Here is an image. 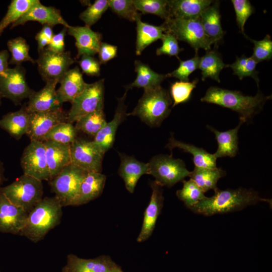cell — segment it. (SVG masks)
<instances>
[{
    "label": "cell",
    "instance_id": "cell-1",
    "mask_svg": "<svg viewBox=\"0 0 272 272\" xmlns=\"http://www.w3.org/2000/svg\"><path fill=\"white\" fill-rule=\"evenodd\" d=\"M211 197H206L189 209L193 212L205 216L238 211L248 206L259 201L271 205L269 199L261 197L253 190L243 188L220 190L218 188Z\"/></svg>",
    "mask_w": 272,
    "mask_h": 272
},
{
    "label": "cell",
    "instance_id": "cell-2",
    "mask_svg": "<svg viewBox=\"0 0 272 272\" xmlns=\"http://www.w3.org/2000/svg\"><path fill=\"white\" fill-rule=\"evenodd\" d=\"M271 97L264 96L259 91L256 95L252 96L244 95L239 91L211 87L200 101L216 104L237 112L239 116V120L244 123L250 122L262 110L265 102Z\"/></svg>",
    "mask_w": 272,
    "mask_h": 272
},
{
    "label": "cell",
    "instance_id": "cell-3",
    "mask_svg": "<svg viewBox=\"0 0 272 272\" xmlns=\"http://www.w3.org/2000/svg\"><path fill=\"white\" fill-rule=\"evenodd\" d=\"M62 208L55 196L42 198L28 213L20 235L33 242L42 240L49 231L60 223Z\"/></svg>",
    "mask_w": 272,
    "mask_h": 272
},
{
    "label": "cell",
    "instance_id": "cell-4",
    "mask_svg": "<svg viewBox=\"0 0 272 272\" xmlns=\"http://www.w3.org/2000/svg\"><path fill=\"white\" fill-rule=\"evenodd\" d=\"M172 103L169 92L159 86L144 90L137 106L127 116H136L150 126H159L169 116Z\"/></svg>",
    "mask_w": 272,
    "mask_h": 272
},
{
    "label": "cell",
    "instance_id": "cell-5",
    "mask_svg": "<svg viewBox=\"0 0 272 272\" xmlns=\"http://www.w3.org/2000/svg\"><path fill=\"white\" fill-rule=\"evenodd\" d=\"M0 192L28 213L43 198V187L41 181L23 174Z\"/></svg>",
    "mask_w": 272,
    "mask_h": 272
},
{
    "label": "cell",
    "instance_id": "cell-6",
    "mask_svg": "<svg viewBox=\"0 0 272 272\" xmlns=\"http://www.w3.org/2000/svg\"><path fill=\"white\" fill-rule=\"evenodd\" d=\"M165 32L174 35L177 40L184 41L196 52L200 48L210 50L212 42L206 34L200 19L169 18L163 24Z\"/></svg>",
    "mask_w": 272,
    "mask_h": 272
},
{
    "label": "cell",
    "instance_id": "cell-7",
    "mask_svg": "<svg viewBox=\"0 0 272 272\" xmlns=\"http://www.w3.org/2000/svg\"><path fill=\"white\" fill-rule=\"evenodd\" d=\"M148 163L149 174L162 187H171L189 177L190 173L182 160L175 159L172 155H157Z\"/></svg>",
    "mask_w": 272,
    "mask_h": 272
},
{
    "label": "cell",
    "instance_id": "cell-8",
    "mask_svg": "<svg viewBox=\"0 0 272 272\" xmlns=\"http://www.w3.org/2000/svg\"><path fill=\"white\" fill-rule=\"evenodd\" d=\"M104 79L86 84L83 91L72 102L67 122L73 123L80 117L99 110L104 106Z\"/></svg>",
    "mask_w": 272,
    "mask_h": 272
},
{
    "label": "cell",
    "instance_id": "cell-9",
    "mask_svg": "<svg viewBox=\"0 0 272 272\" xmlns=\"http://www.w3.org/2000/svg\"><path fill=\"white\" fill-rule=\"evenodd\" d=\"M86 172L71 164L50 180V184L62 207L72 206Z\"/></svg>",
    "mask_w": 272,
    "mask_h": 272
},
{
    "label": "cell",
    "instance_id": "cell-10",
    "mask_svg": "<svg viewBox=\"0 0 272 272\" xmlns=\"http://www.w3.org/2000/svg\"><path fill=\"white\" fill-rule=\"evenodd\" d=\"M26 71L21 65L14 68H8L0 75V94L2 98L11 100L16 104L29 97L34 90L28 86L26 78Z\"/></svg>",
    "mask_w": 272,
    "mask_h": 272
},
{
    "label": "cell",
    "instance_id": "cell-11",
    "mask_svg": "<svg viewBox=\"0 0 272 272\" xmlns=\"http://www.w3.org/2000/svg\"><path fill=\"white\" fill-rule=\"evenodd\" d=\"M104 155L92 141L77 138L71 144V164L88 172H101Z\"/></svg>",
    "mask_w": 272,
    "mask_h": 272
},
{
    "label": "cell",
    "instance_id": "cell-12",
    "mask_svg": "<svg viewBox=\"0 0 272 272\" xmlns=\"http://www.w3.org/2000/svg\"><path fill=\"white\" fill-rule=\"evenodd\" d=\"M36 63L42 79L45 82L50 81L59 82L74 63L75 59L70 52L55 53L45 48L41 52Z\"/></svg>",
    "mask_w": 272,
    "mask_h": 272
},
{
    "label": "cell",
    "instance_id": "cell-13",
    "mask_svg": "<svg viewBox=\"0 0 272 272\" xmlns=\"http://www.w3.org/2000/svg\"><path fill=\"white\" fill-rule=\"evenodd\" d=\"M21 165L24 174L41 181L50 180L43 142L37 140L30 141L23 153Z\"/></svg>",
    "mask_w": 272,
    "mask_h": 272
},
{
    "label": "cell",
    "instance_id": "cell-14",
    "mask_svg": "<svg viewBox=\"0 0 272 272\" xmlns=\"http://www.w3.org/2000/svg\"><path fill=\"white\" fill-rule=\"evenodd\" d=\"M67 113L61 107L45 112L30 113L27 135L31 141L41 142L43 137L55 125L67 122Z\"/></svg>",
    "mask_w": 272,
    "mask_h": 272
},
{
    "label": "cell",
    "instance_id": "cell-15",
    "mask_svg": "<svg viewBox=\"0 0 272 272\" xmlns=\"http://www.w3.org/2000/svg\"><path fill=\"white\" fill-rule=\"evenodd\" d=\"M121 267L108 255L83 258L74 254L67 256L66 263L61 272H120Z\"/></svg>",
    "mask_w": 272,
    "mask_h": 272
},
{
    "label": "cell",
    "instance_id": "cell-16",
    "mask_svg": "<svg viewBox=\"0 0 272 272\" xmlns=\"http://www.w3.org/2000/svg\"><path fill=\"white\" fill-rule=\"evenodd\" d=\"M150 186L152 189L151 196L144 213L141 230L137 238L138 242H144L152 235L163 206L164 198L162 187L155 181L151 182Z\"/></svg>",
    "mask_w": 272,
    "mask_h": 272
},
{
    "label": "cell",
    "instance_id": "cell-17",
    "mask_svg": "<svg viewBox=\"0 0 272 272\" xmlns=\"http://www.w3.org/2000/svg\"><path fill=\"white\" fill-rule=\"evenodd\" d=\"M127 91L125 90L123 95L117 99V105L113 119L106 123L92 141L104 154L113 146L117 129L127 116L125 100Z\"/></svg>",
    "mask_w": 272,
    "mask_h": 272
},
{
    "label": "cell",
    "instance_id": "cell-18",
    "mask_svg": "<svg viewBox=\"0 0 272 272\" xmlns=\"http://www.w3.org/2000/svg\"><path fill=\"white\" fill-rule=\"evenodd\" d=\"M28 214L0 192V233L20 235Z\"/></svg>",
    "mask_w": 272,
    "mask_h": 272
},
{
    "label": "cell",
    "instance_id": "cell-19",
    "mask_svg": "<svg viewBox=\"0 0 272 272\" xmlns=\"http://www.w3.org/2000/svg\"><path fill=\"white\" fill-rule=\"evenodd\" d=\"M37 21L42 25H48L52 27L60 24L68 28L69 25L64 20L59 10L51 6H45L39 3L30 9L23 16L12 24L11 29L24 25L28 21Z\"/></svg>",
    "mask_w": 272,
    "mask_h": 272
},
{
    "label": "cell",
    "instance_id": "cell-20",
    "mask_svg": "<svg viewBox=\"0 0 272 272\" xmlns=\"http://www.w3.org/2000/svg\"><path fill=\"white\" fill-rule=\"evenodd\" d=\"M69 35L74 37L78 53L77 58L83 55L94 56L98 53L102 39L101 33L94 31L90 27L69 26L67 28Z\"/></svg>",
    "mask_w": 272,
    "mask_h": 272
},
{
    "label": "cell",
    "instance_id": "cell-21",
    "mask_svg": "<svg viewBox=\"0 0 272 272\" xmlns=\"http://www.w3.org/2000/svg\"><path fill=\"white\" fill-rule=\"evenodd\" d=\"M57 83V81L46 82L41 90L34 91L25 105L28 112H45L61 107L62 105L59 103L56 96L55 88Z\"/></svg>",
    "mask_w": 272,
    "mask_h": 272
},
{
    "label": "cell",
    "instance_id": "cell-22",
    "mask_svg": "<svg viewBox=\"0 0 272 272\" xmlns=\"http://www.w3.org/2000/svg\"><path fill=\"white\" fill-rule=\"evenodd\" d=\"M120 164L118 174L123 179L127 190L133 193L137 182L144 174H149L148 163L139 161L132 156L118 153Z\"/></svg>",
    "mask_w": 272,
    "mask_h": 272
},
{
    "label": "cell",
    "instance_id": "cell-23",
    "mask_svg": "<svg viewBox=\"0 0 272 272\" xmlns=\"http://www.w3.org/2000/svg\"><path fill=\"white\" fill-rule=\"evenodd\" d=\"M59 83L60 87L56 90V93L57 100L61 105L66 102L72 103L83 91L87 84L77 66L69 69Z\"/></svg>",
    "mask_w": 272,
    "mask_h": 272
},
{
    "label": "cell",
    "instance_id": "cell-24",
    "mask_svg": "<svg viewBox=\"0 0 272 272\" xmlns=\"http://www.w3.org/2000/svg\"><path fill=\"white\" fill-rule=\"evenodd\" d=\"M43 142L45 148L50 180L71 164V145L53 141Z\"/></svg>",
    "mask_w": 272,
    "mask_h": 272
},
{
    "label": "cell",
    "instance_id": "cell-25",
    "mask_svg": "<svg viewBox=\"0 0 272 272\" xmlns=\"http://www.w3.org/2000/svg\"><path fill=\"white\" fill-rule=\"evenodd\" d=\"M106 176L101 172H88L82 181L74 206L86 204L102 192Z\"/></svg>",
    "mask_w": 272,
    "mask_h": 272
},
{
    "label": "cell",
    "instance_id": "cell-26",
    "mask_svg": "<svg viewBox=\"0 0 272 272\" xmlns=\"http://www.w3.org/2000/svg\"><path fill=\"white\" fill-rule=\"evenodd\" d=\"M219 2L216 1L204 10L200 15L203 29L212 44L217 45L224 35L221 23Z\"/></svg>",
    "mask_w": 272,
    "mask_h": 272
},
{
    "label": "cell",
    "instance_id": "cell-27",
    "mask_svg": "<svg viewBox=\"0 0 272 272\" xmlns=\"http://www.w3.org/2000/svg\"><path fill=\"white\" fill-rule=\"evenodd\" d=\"M211 0H170L168 6L170 18L196 19L209 7Z\"/></svg>",
    "mask_w": 272,
    "mask_h": 272
},
{
    "label": "cell",
    "instance_id": "cell-28",
    "mask_svg": "<svg viewBox=\"0 0 272 272\" xmlns=\"http://www.w3.org/2000/svg\"><path fill=\"white\" fill-rule=\"evenodd\" d=\"M166 148L171 151L178 148L192 156L194 167L215 169L217 168V158L214 154H210L201 148L176 140L173 135L169 139Z\"/></svg>",
    "mask_w": 272,
    "mask_h": 272
},
{
    "label": "cell",
    "instance_id": "cell-29",
    "mask_svg": "<svg viewBox=\"0 0 272 272\" xmlns=\"http://www.w3.org/2000/svg\"><path fill=\"white\" fill-rule=\"evenodd\" d=\"M243 123L239 120L238 125L235 128L224 131H220L214 127L207 125V127L213 132L218 144V148L214 154L216 158L234 157L238 151V133L241 125Z\"/></svg>",
    "mask_w": 272,
    "mask_h": 272
},
{
    "label": "cell",
    "instance_id": "cell-30",
    "mask_svg": "<svg viewBox=\"0 0 272 272\" xmlns=\"http://www.w3.org/2000/svg\"><path fill=\"white\" fill-rule=\"evenodd\" d=\"M29 117L30 113L24 105L18 111L4 115L0 119V127L19 140L28 132Z\"/></svg>",
    "mask_w": 272,
    "mask_h": 272
},
{
    "label": "cell",
    "instance_id": "cell-31",
    "mask_svg": "<svg viewBox=\"0 0 272 272\" xmlns=\"http://www.w3.org/2000/svg\"><path fill=\"white\" fill-rule=\"evenodd\" d=\"M140 15L135 20L137 39L135 53L140 55L144 49L152 43L163 37L165 28L162 24L156 26L144 22Z\"/></svg>",
    "mask_w": 272,
    "mask_h": 272
},
{
    "label": "cell",
    "instance_id": "cell-32",
    "mask_svg": "<svg viewBox=\"0 0 272 272\" xmlns=\"http://www.w3.org/2000/svg\"><path fill=\"white\" fill-rule=\"evenodd\" d=\"M134 71L136 78L133 82L125 86L127 91L133 88H143L144 90L152 89L161 86L167 78L166 75L156 73L148 64L139 60L134 61Z\"/></svg>",
    "mask_w": 272,
    "mask_h": 272
},
{
    "label": "cell",
    "instance_id": "cell-33",
    "mask_svg": "<svg viewBox=\"0 0 272 272\" xmlns=\"http://www.w3.org/2000/svg\"><path fill=\"white\" fill-rule=\"evenodd\" d=\"M226 174V171L220 167L215 169L194 167L190 171L189 177L205 193L211 189L214 191L217 189L218 180Z\"/></svg>",
    "mask_w": 272,
    "mask_h": 272
},
{
    "label": "cell",
    "instance_id": "cell-34",
    "mask_svg": "<svg viewBox=\"0 0 272 272\" xmlns=\"http://www.w3.org/2000/svg\"><path fill=\"white\" fill-rule=\"evenodd\" d=\"M226 67L227 65L224 63L220 54L216 50H208L199 58L198 69L201 70L202 81L210 78L220 83V73Z\"/></svg>",
    "mask_w": 272,
    "mask_h": 272
},
{
    "label": "cell",
    "instance_id": "cell-35",
    "mask_svg": "<svg viewBox=\"0 0 272 272\" xmlns=\"http://www.w3.org/2000/svg\"><path fill=\"white\" fill-rule=\"evenodd\" d=\"M39 3V0L11 1L7 13L0 21V35L9 25L16 22L30 9Z\"/></svg>",
    "mask_w": 272,
    "mask_h": 272
},
{
    "label": "cell",
    "instance_id": "cell-36",
    "mask_svg": "<svg viewBox=\"0 0 272 272\" xmlns=\"http://www.w3.org/2000/svg\"><path fill=\"white\" fill-rule=\"evenodd\" d=\"M76 122L75 127L78 131L94 137L107 122L104 111L99 110L80 117Z\"/></svg>",
    "mask_w": 272,
    "mask_h": 272
},
{
    "label": "cell",
    "instance_id": "cell-37",
    "mask_svg": "<svg viewBox=\"0 0 272 272\" xmlns=\"http://www.w3.org/2000/svg\"><path fill=\"white\" fill-rule=\"evenodd\" d=\"M78 131L72 123H60L54 126L42 139L41 142L53 141L71 145L77 138Z\"/></svg>",
    "mask_w": 272,
    "mask_h": 272
},
{
    "label": "cell",
    "instance_id": "cell-38",
    "mask_svg": "<svg viewBox=\"0 0 272 272\" xmlns=\"http://www.w3.org/2000/svg\"><path fill=\"white\" fill-rule=\"evenodd\" d=\"M7 46L12 54L9 64L21 65L25 61L36 63V60L29 55V45L23 37H18L9 40L7 42Z\"/></svg>",
    "mask_w": 272,
    "mask_h": 272
},
{
    "label": "cell",
    "instance_id": "cell-39",
    "mask_svg": "<svg viewBox=\"0 0 272 272\" xmlns=\"http://www.w3.org/2000/svg\"><path fill=\"white\" fill-rule=\"evenodd\" d=\"M141 14L156 15L165 20L170 18L168 0H133Z\"/></svg>",
    "mask_w": 272,
    "mask_h": 272
},
{
    "label": "cell",
    "instance_id": "cell-40",
    "mask_svg": "<svg viewBox=\"0 0 272 272\" xmlns=\"http://www.w3.org/2000/svg\"><path fill=\"white\" fill-rule=\"evenodd\" d=\"M257 62L252 57H247L245 55L237 57L235 61L227 67L231 68L233 74L238 77L240 80L244 77H251L256 82L257 86L259 84L258 72L256 70Z\"/></svg>",
    "mask_w": 272,
    "mask_h": 272
},
{
    "label": "cell",
    "instance_id": "cell-41",
    "mask_svg": "<svg viewBox=\"0 0 272 272\" xmlns=\"http://www.w3.org/2000/svg\"><path fill=\"white\" fill-rule=\"evenodd\" d=\"M182 181L183 187L176 191V195L189 209L206 196L203 190L191 179Z\"/></svg>",
    "mask_w": 272,
    "mask_h": 272
},
{
    "label": "cell",
    "instance_id": "cell-42",
    "mask_svg": "<svg viewBox=\"0 0 272 272\" xmlns=\"http://www.w3.org/2000/svg\"><path fill=\"white\" fill-rule=\"evenodd\" d=\"M198 82V80L195 79L192 82L177 81L171 84L170 94L173 101L172 107L189 101Z\"/></svg>",
    "mask_w": 272,
    "mask_h": 272
},
{
    "label": "cell",
    "instance_id": "cell-43",
    "mask_svg": "<svg viewBox=\"0 0 272 272\" xmlns=\"http://www.w3.org/2000/svg\"><path fill=\"white\" fill-rule=\"evenodd\" d=\"M108 8V1L96 0L80 14L79 18L86 26L90 28L100 19Z\"/></svg>",
    "mask_w": 272,
    "mask_h": 272
},
{
    "label": "cell",
    "instance_id": "cell-44",
    "mask_svg": "<svg viewBox=\"0 0 272 272\" xmlns=\"http://www.w3.org/2000/svg\"><path fill=\"white\" fill-rule=\"evenodd\" d=\"M108 5L110 10L118 17L130 22H135L141 14L137 10L133 0H109Z\"/></svg>",
    "mask_w": 272,
    "mask_h": 272
},
{
    "label": "cell",
    "instance_id": "cell-45",
    "mask_svg": "<svg viewBox=\"0 0 272 272\" xmlns=\"http://www.w3.org/2000/svg\"><path fill=\"white\" fill-rule=\"evenodd\" d=\"M200 57L197 52L192 58L186 60H181L178 67L173 72L166 74L167 78L173 77L182 82H189V75L198 68Z\"/></svg>",
    "mask_w": 272,
    "mask_h": 272
},
{
    "label": "cell",
    "instance_id": "cell-46",
    "mask_svg": "<svg viewBox=\"0 0 272 272\" xmlns=\"http://www.w3.org/2000/svg\"><path fill=\"white\" fill-rule=\"evenodd\" d=\"M236 14V20L241 32L245 37L244 25L249 17L254 12V9L248 0H232Z\"/></svg>",
    "mask_w": 272,
    "mask_h": 272
},
{
    "label": "cell",
    "instance_id": "cell-47",
    "mask_svg": "<svg viewBox=\"0 0 272 272\" xmlns=\"http://www.w3.org/2000/svg\"><path fill=\"white\" fill-rule=\"evenodd\" d=\"M248 38L254 44L253 52L251 56L257 63L271 59L272 41L269 35L258 41Z\"/></svg>",
    "mask_w": 272,
    "mask_h": 272
},
{
    "label": "cell",
    "instance_id": "cell-48",
    "mask_svg": "<svg viewBox=\"0 0 272 272\" xmlns=\"http://www.w3.org/2000/svg\"><path fill=\"white\" fill-rule=\"evenodd\" d=\"M162 44L156 50L157 55H167L178 57V54L183 50L180 48L178 40L172 34L165 32L162 38Z\"/></svg>",
    "mask_w": 272,
    "mask_h": 272
},
{
    "label": "cell",
    "instance_id": "cell-49",
    "mask_svg": "<svg viewBox=\"0 0 272 272\" xmlns=\"http://www.w3.org/2000/svg\"><path fill=\"white\" fill-rule=\"evenodd\" d=\"M82 73L89 76L98 77L100 75V65L99 60L93 56L83 55L78 61Z\"/></svg>",
    "mask_w": 272,
    "mask_h": 272
},
{
    "label": "cell",
    "instance_id": "cell-50",
    "mask_svg": "<svg viewBox=\"0 0 272 272\" xmlns=\"http://www.w3.org/2000/svg\"><path fill=\"white\" fill-rule=\"evenodd\" d=\"M97 53L100 63L105 64L117 56V47L116 45L101 42Z\"/></svg>",
    "mask_w": 272,
    "mask_h": 272
},
{
    "label": "cell",
    "instance_id": "cell-51",
    "mask_svg": "<svg viewBox=\"0 0 272 272\" xmlns=\"http://www.w3.org/2000/svg\"><path fill=\"white\" fill-rule=\"evenodd\" d=\"M53 35L52 27L48 25H44L35 36L38 53L41 52L49 44Z\"/></svg>",
    "mask_w": 272,
    "mask_h": 272
},
{
    "label": "cell",
    "instance_id": "cell-52",
    "mask_svg": "<svg viewBox=\"0 0 272 272\" xmlns=\"http://www.w3.org/2000/svg\"><path fill=\"white\" fill-rule=\"evenodd\" d=\"M66 32L67 28L64 27L60 32L54 34L46 48L55 53H60L64 52V38Z\"/></svg>",
    "mask_w": 272,
    "mask_h": 272
},
{
    "label": "cell",
    "instance_id": "cell-53",
    "mask_svg": "<svg viewBox=\"0 0 272 272\" xmlns=\"http://www.w3.org/2000/svg\"><path fill=\"white\" fill-rule=\"evenodd\" d=\"M9 54L7 50L0 51V75L9 68Z\"/></svg>",
    "mask_w": 272,
    "mask_h": 272
},
{
    "label": "cell",
    "instance_id": "cell-54",
    "mask_svg": "<svg viewBox=\"0 0 272 272\" xmlns=\"http://www.w3.org/2000/svg\"><path fill=\"white\" fill-rule=\"evenodd\" d=\"M4 169L3 167V164L0 161V186L4 181Z\"/></svg>",
    "mask_w": 272,
    "mask_h": 272
},
{
    "label": "cell",
    "instance_id": "cell-55",
    "mask_svg": "<svg viewBox=\"0 0 272 272\" xmlns=\"http://www.w3.org/2000/svg\"><path fill=\"white\" fill-rule=\"evenodd\" d=\"M1 98H2V97H1V94H0V105L1 104Z\"/></svg>",
    "mask_w": 272,
    "mask_h": 272
},
{
    "label": "cell",
    "instance_id": "cell-56",
    "mask_svg": "<svg viewBox=\"0 0 272 272\" xmlns=\"http://www.w3.org/2000/svg\"><path fill=\"white\" fill-rule=\"evenodd\" d=\"M120 272H124L122 270H121Z\"/></svg>",
    "mask_w": 272,
    "mask_h": 272
},
{
    "label": "cell",
    "instance_id": "cell-57",
    "mask_svg": "<svg viewBox=\"0 0 272 272\" xmlns=\"http://www.w3.org/2000/svg\"><path fill=\"white\" fill-rule=\"evenodd\" d=\"M1 272V271H0Z\"/></svg>",
    "mask_w": 272,
    "mask_h": 272
}]
</instances>
